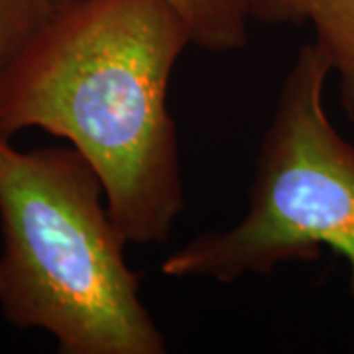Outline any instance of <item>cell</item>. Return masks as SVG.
Segmentation results:
<instances>
[{
    "label": "cell",
    "mask_w": 354,
    "mask_h": 354,
    "mask_svg": "<svg viewBox=\"0 0 354 354\" xmlns=\"http://www.w3.org/2000/svg\"><path fill=\"white\" fill-rule=\"evenodd\" d=\"M189 30L167 0H62L0 75V134L69 142L132 244H164L185 209L169 83Z\"/></svg>",
    "instance_id": "obj_1"
},
{
    "label": "cell",
    "mask_w": 354,
    "mask_h": 354,
    "mask_svg": "<svg viewBox=\"0 0 354 354\" xmlns=\"http://www.w3.org/2000/svg\"><path fill=\"white\" fill-rule=\"evenodd\" d=\"M0 315L62 354H164L95 167L73 146L0 134Z\"/></svg>",
    "instance_id": "obj_2"
},
{
    "label": "cell",
    "mask_w": 354,
    "mask_h": 354,
    "mask_svg": "<svg viewBox=\"0 0 354 354\" xmlns=\"http://www.w3.org/2000/svg\"><path fill=\"white\" fill-rule=\"evenodd\" d=\"M330 75L323 50L305 44L279 88L246 215L169 254L164 276L232 283L313 260L327 246L346 260L354 291V144L325 111Z\"/></svg>",
    "instance_id": "obj_3"
},
{
    "label": "cell",
    "mask_w": 354,
    "mask_h": 354,
    "mask_svg": "<svg viewBox=\"0 0 354 354\" xmlns=\"http://www.w3.org/2000/svg\"><path fill=\"white\" fill-rule=\"evenodd\" d=\"M252 20L270 26L309 24L339 79L342 111L354 122V0H248Z\"/></svg>",
    "instance_id": "obj_4"
},
{
    "label": "cell",
    "mask_w": 354,
    "mask_h": 354,
    "mask_svg": "<svg viewBox=\"0 0 354 354\" xmlns=\"http://www.w3.org/2000/svg\"><path fill=\"white\" fill-rule=\"evenodd\" d=\"M189 30L191 44L211 53L242 50L250 38L248 0H167Z\"/></svg>",
    "instance_id": "obj_5"
},
{
    "label": "cell",
    "mask_w": 354,
    "mask_h": 354,
    "mask_svg": "<svg viewBox=\"0 0 354 354\" xmlns=\"http://www.w3.org/2000/svg\"><path fill=\"white\" fill-rule=\"evenodd\" d=\"M62 0H0V75L36 38Z\"/></svg>",
    "instance_id": "obj_6"
}]
</instances>
